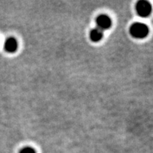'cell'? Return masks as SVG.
<instances>
[{"label":"cell","instance_id":"6da1fadb","mask_svg":"<svg viewBox=\"0 0 153 153\" xmlns=\"http://www.w3.org/2000/svg\"><path fill=\"white\" fill-rule=\"evenodd\" d=\"M130 34L135 38L143 39L148 36L149 28L145 24L136 22L130 27Z\"/></svg>","mask_w":153,"mask_h":153},{"label":"cell","instance_id":"5b68a950","mask_svg":"<svg viewBox=\"0 0 153 153\" xmlns=\"http://www.w3.org/2000/svg\"><path fill=\"white\" fill-rule=\"evenodd\" d=\"M90 39L93 42H99L101 41L104 37V31L98 28H94L90 32Z\"/></svg>","mask_w":153,"mask_h":153},{"label":"cell","instance_id":"7a4b0ae2","mask_svg":"<svg viewBox=\"0 0 153 153\" xmlns=\"http://www.w3.org/2000/svg\"><path fill=\"white\" fill-rule=\"evenodd\" d=\"M137 14L143 18H147L152 13V5L147 1H139L135 5Z\"/></svg>","mask_w":153,"mask_h":153},{"label":"cell","instance_id":"277c9868","mask_svg":"<svg viewBox=\"0 0 153 153\" xmlns=\"http://www.w3.org/2000/svg\"><path fill=\"white\" fill-rule=\"evenodd\" d=\"M4 49L8 53H15L18 49V42L13 37L7 38L4 43Z\"/></svg>","mask_w":153,"mask_h":153},{"label":"cell","instance_id":"8992f818","mask_svg":"<svg viewBox=\"0 0 153 153\" xmlns=\"http://www.w3.org/2000/svg\"><path fill=\"white\" fill-rule=\"evenodd\" d=\"M19 153H36V150L31 147H25L24 148H22L20 150Z\"/></svg>","mask_w":153,"mask_h":153},{"label":"cell","instance_id":"3957f363","mask_svg":"<svg viewBox=\"0 0 153 153\" xmlns=\"http://www.w3.org/2000/svg\"><path fill=\"white\" fill-rule=\"evenodd\" d=\"M96 24L97 26V28L104 31V30L109 29L111 28L112 22L109 16L105 14H101L99 15L96 19Z\"/></svg>","mask_w":153,"mask_h":153}]
</instances>
